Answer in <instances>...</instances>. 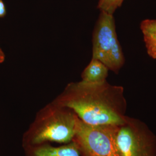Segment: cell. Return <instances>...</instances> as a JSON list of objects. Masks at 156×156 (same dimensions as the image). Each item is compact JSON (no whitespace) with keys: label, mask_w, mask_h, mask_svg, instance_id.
<instances>
[{"label":"cell","mask_w":156,"mask_h":156,"mask_svg":"<svg viewBox=\"0 0 156 156\" xmlns=\"http://www.w3.org/2000/svg\"><path fill=\"white\" fill-rule=\"evenodd\" d=\"M52 102L71 109L90 125H120L127 116L123 87L112 85L107 80L69 83Z\"/></svg>","instance_id":"6da1fadb"},{"label":"cell","mask_w":156,"mask_h":156,"mask_svg":"<svg viewBox=\"0 0 156 156\" xmlns=\"http://www.w3.org/2000/svg\"><path fill=\"white\" fill-rule=\"evenodd\" d=\"M79 117L71 109L52 102L42 109L24 137L26 147L52 142L69 144L76 133Z\"/></svg>","instance_id":"7a4b0ae2"},{"label":"cell","mask_w":156,"mask_h":156,"mask_svg":"<svg viewBox=\"0 0 156 156\" xmlns=\"http://www.w3.org/2000/svg\"><path fill=\"white\" fill-rule=\"evenodd\" d=\"M92 58L118 73L125 64V57L117 38L113 15L100 11L93 32Z\"/></svg>","instance_id":"3957f363"},{"label":"cell","mask_w":156,"mask_h":156,"mask_svg":"<svg viewBox=\"0 0 156 156\" xmlns=\"http://www.w3.org/2000/svg\"><path fill=\"white\" fill-rule=\"evenodd\" d=\"M119 125H90L79 119L72 141L82 156H122L117 144Z\"/></svg>","instance_id":"277c9868"},{"label":"cell","mask_w":156,"mask_h":156,"mask_svg":"<svg viewBox=\"0 0 156 156\" xmlns=\"http://www.w3.org/2000/svg\"><path fill=\"white\" fill-rule=\"evenodd\" d=\"M117 144L122 156H156V136L138 119L126 116L119 126Z\"/></svg>","instance_id":"5b68a950"},{"label":"cell","mask_w":156,"mask_h":156,"mask_svg":"<svg viewBox=\"0 0 156 156\" xmlns=\"http://www.w3.org/2000/svg\"><path fill=\"white\" fill-rule=\"evenodd\" d=\"M26 156H82L73 141L60 147H53L45 143L26 147Z\"/></svg>","instance_id":"8992f818"},{"label":"cell","mask_w":156,"mask_h":156,"mask_svg":"<svg viewBox=\"0 0 156 156\" xmlns=\"http://www.w3.org/2000/svg\"><path fill=\"white\" fill-rule=\"evenodd\" d=\"M109 69L100 61L91 58L81 74V81L86 83H100L106 80Z\"/></svg>","instance_id":"52a82bcc"},{"label":"cell","mask_w":156,"mask_h":156,"mask_svg":"<svg viewBox=\"0 0 156 156\" xmlns=\"http://www.w3.org/2000/svg\"><path fill=\"white\" fill-rule=\"evenodd\" d=\"M124 0H99L97 8L100 11L113 15L118 8L122 5Z\"/></svg>","instance_id":"ba28073f"},{"label":"cell","mask_w":156,"mask_h":156,"mask_svg":"<svg viewBox=\"0 0 156 156\" xmlns=\"http://www.w3.org/2000/svg\"><path fill=\"white\" fill-rule=\"evenodd\" d=\"M140 27L143 35L156 38V19H145L140 23Z\"/></svg>","instance_id":"9c48e42d"},{"label":"cell","mask_w":156,"mask_h":156,"mask_svg":"<svg viewBox=\"0 0 156 156\" xmlns=\"http://www.w3.org/2000/svg\"><path fill=\"white\" fill-rule=\"evenodd\" d=\"M144 41L148 55L156 59V38L149 35H144Z\"/></svg>","instance_id":"30bf717a"},{"label":"cell","mask_w":156,"mask_h":156,"mask_svg":"<svg viewBox=\"0 0 156 156\" xmlns=\"http://www.w3.org/2000/svg\"><path fill=\"white\" fill-rule=\"evenodd\" d=\"M6 14L5 5L2 0H0V18H3Z\"/></svg>","instance_id":"8fae6325"},{"label":"cell","mask_w":156,"mask_h":156,"mask_svg":"<svg viewBox=\"0 0 156 156\" xmlns=\"http://www.w3.org/2000/svg\"><path fill=\"white\" fill-rule=\"evenodd\" d=\"M5 59V55L1 48L0 47V64L3 63Z\"/></svg>","instance_id":"7c38bea8"}]
</instances>
